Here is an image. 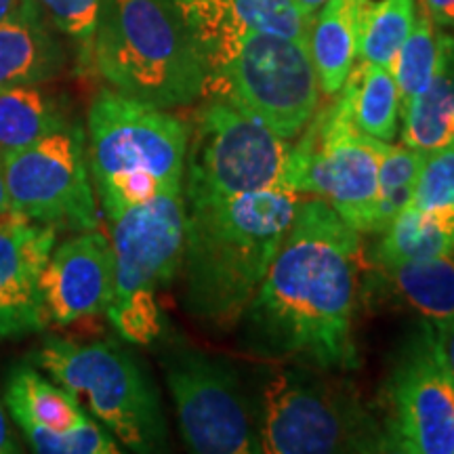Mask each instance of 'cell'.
<instances>
[{"label":"cell","instance_id":"1","mask_svg":"<svg viewBox=\"0 0 454 454\" xmlns=\"http://www.w3.org/2000/svg\"><path fill=\"white\" fill-rule=\"evenodd\" d=\"M360 261V234L331 204H297L268 274L238 317L240 348L265 360L354 371Z\"/></svg>","mask_w":454,"mask_h":454},{"label":"cell","instance_id":"2","mask_svg":"<svg viewBox=\"0 0 454 454\" xmlns=\"http://www.w3.org/2000/svg\"><path fill=\"white\" fill-rule=\"evenodd\" d=\"M297 192L274 185L185 207L187 314L230 326L257 293L297 211Z\"/></svg>","mask_w":454,"mask_h":454},{"label":"cell","instance_id":"3","mask_svg":"<svg viewBox=\"0 0 454 454\" xmlns=\"http://www.w3.org/2000/svg\"><path fill=\"white\" fill-rule=\"evenodd\" d=\"M90 57L118 93L162 110L204 95L207 64L177 0H101Z\"/></svg>","mask_w":454,"mask_h":454},{"label":"cell","instance_id":"4","mask_svg":"<svg viewBox=\"0 0 454 454\" xmlns=\"http://www.w3.org/2000/svg\"><path fill=\"white\" fill-rule=\"evenodd\" d=\"M261 450L274 454L385 452L383 425L328 371L294 364L271 374L259 421Z\"/></svg>","mask_w":454,"mask_h":454},{"label":"cell","instance_id":"5","mask_svg":"<svg viewBox=\"0 0 454 454\" xmlns=\"http://www.w3.org/2000/svg\"><path fill=\"white\" fill-rule=\"evenodd\" d=\"M301 133L288 150L278 185L325 198L357 234H371L379 164L387 144L356 127L349 76L331 104L316 110Z\"/></svg>","mask_w":454,"mask_h":454},{"label":"cell","instance_id":"6","mask_svg":"<svg viewBox=\"0 0 454 454\" xmlns=\"http://www.w3.org/2000/svg\"><path fill=\"white\" fill-rule=\"evenodd\" d=\"M114 293L107 316L129 343L150 345L164 331L156 293L181 270L184 192H160L112 221Z\"/></svg>","mask_w":454,"mask_h":454},{"label":"cell","instance_id":"7","mask_svg":"<svg viewBox=\"0 0 454 454\" xmlns=\"http://www.w3.org/2000/svg\"><path fill=\"white\" fill-rule=\"evenodd\" d=\"M32 360L61 387L84 397L89 411L130 450L156 452L167 444L158 389L129 349L112 340L47 339Z\"/></svg>","mask_w":454,"mask_h":454},{"label":"cell","instance_id":"8","mask_svg":"<svg viewBox=\"0 0 454 454\" xmlns=\"http://www.w3.org/2000/svg\"><path fill=\"white\" fill-rule=\"evenodd\" d=\"M204 95L225 99L286 141L299 137L320 104L308 43L261 32L247 34L208 74Z\"/></svg>","mask_w":454,"mask_h":454},{"label":"cell","instance_id":"9","mask_svg":"<svg viewBox=\"0 0 454 454\" xmlns=\"http://www.w3.org/2000/svg\"><path fill=\"white\" fill-rule=\"evenodd\" d=\"M286 139L225 99L208 95L196 114L185 154V207L221 202L278 185Z\"/></svg>","mask_w":454,"mask_h":454},{"label":"cell","instance_id":"10","mask_svg":"<svg viewBox=\"0 0 454 454\" xmlns=\"http://www.w3.org/2000/svg\"><path fill=\"white\" fill-rule=\"evenodd\" d=\"M190 129L173 114L118 90H101L89 110V158L95 184L144 170L162 192H184Z\"/></svg>","mask_w":454,"mask_h":454},{"label":"cell","instance_id":"11","mask_svg":"<svg viewBox=\"0 0 454 454\" xmlns=\"http://www.w3.org/2000/svg\"><path fill=\"white\" fill-rule=\"evenodd\" d=\"M385 452L454 454V383L429 320L408 334L383 389Z\"/></svg>","mask_w":454,"mask_h":454},{"label":"cell","instance_id":"12","mask_svg":"<svg viewBox=\"0 0 454 454\" xmlns=\"http://www.w3.org/2000/svg\"><path fill=\"white\" fill-rule=\"evenodd\" d=\"M162 366L177 406L181 435L192 452H263L240 374L230 360L196 349H175L164 356Z\"/></svg>","mask_w":454,"mask_h":454},{"label":"cell","instance_id":"13","mask_svg":"<svg viewBox=\"0 0 454 454\" xmlns=\"http://www.w3.org/2000/svg\"><path fill=\"white\" fill-rule=\"evenodd\" d=\"M3 173L11 208L53 227L87 231L99 225L78 124L66 121L36 144L4 156Z\"/></svg>","mask_w":454,"mask_h":454},{"label":"cell","instance_id":"14","mask_svg":"<svg viewBox=\"0 0 454 454\" xmlns=\"http://www.w3.org/2000/svg\"><path fill=\"white\" fill-rule=\"evenodd\" d=\"M43 325L67 326L104 314L114 293V248L101 231L87 230L61 244L38 280Z\"/></svg>","mask_w":454,"mask_h":454},{"label":"cell","instance_id":"15","mask_svg":"<svg viewBox=\"0 0 454 454\" xmlns=\"http://www.w3.org/2000/svg\"><path fill=\"white\" fill-rule=\"evenodd\" d=\"M57 227L9 208L0 213V337L41 331L38 280L53 253Z\"/></svg>","mask_w":454,"mask_h":454},{"label":"cell","instance_id":"16","mask_svg":"<svg viewBox=\"0 0 454 454\" xmlns=\"http://www.w3.org/2000/svg\"><path fill=\"white\" fill-rule=\"evenodd\" d=\"M207 64L223 66L247 34L261 32L308 43L311 17L294 0H177Z\"/></svg>","mask_w":454,"mask_h":454},{"label":"cell","instance_id":"17","mask_svg":"<svg viewBox=\"0 0 454 454\" xmlns=\"http://www.w3.org/2000/svg\"><path fill=\"white\" fill-rule=\"evenodd\" d=\"M364 294L417 311L431 325L454 316V251L442 257L372 263L364 280Z\"/></svg>","mask_w":454,"mask_h":454},{"label":"cell","instance_id":"18","mask_svg":"<svg viewBox=\"0 0 454 454\" xmlns=\"http://www.w3.org/2000/svg\"><path fill=\"white\" fill-rule=\"evenodd\" d=\"M372 0H328L311 20L308 49L317 87L326 98L337 95L360 53L362 26Z\"/></svg>","mask_w":454,"mask_h":454},{"label":"cell","instance_id":"19","mask_svg":"<svg viewBox=\"0 0 454 454\" xmlns=\"http://www.w3.org/2000/svg\"><path fill=\"white\" fill-rule=\"evenodd\" d=\"M66 53L41 13L0 24V90L47 82L64 67Z\"/></svg>","mask_w":454,"mask_h":454},{"label":"cell","instance_id":"20","mask_svg":"<svg viewBox=\"0 0 454 454\" xmlns=\"http://www.w3.org/2000/svg\"><path fill=\"white\" fill-rule=\"evenodd\" d=\"M454 110V36L438 32V66L429 87L400 104L402 145L431 152L446 145L452 135Z\"/></svg>","mask_w":454,"mask_h":454},{"label":"cell","instance_id":"21","mask_svg":"<svg viewBox=\"0 0 454 454\" xmlns=\"http://www.w3.org/2000/svg\"><path fill=\"white\" fill-rule=\"evenodd\" d=\"M454 251V207L404 208L383 231L372 263L391 265L442 257Z\"/></svg>","mask_w":454,"mask_h":454},{"label":"cell","instance_id":"22","mask_svg":"<svg viewBox=\"0 0 454 454\" xmlns=\"http://www.w3.org/2000/svg\"><path fill=\"white\" fill-rule=\"evenodd\" d=\"M4 400L20 425L67 431L89 419L72 391L43 379L30 364H20L11 371Z\"/></svg>","mask_w":454,"mask_h":454},{"label":"cell","instance_id":"23","mask_svg":"<svg viewBox=\"0 0 454 454\" xmlns=\"http://www.w3.org/2000/svg\"><path fill=\"white\" fill-rule=\"evenodd\" d=\"M64 122V114L38 84L0 90V162Z\"/></svg>","mask_w":454,"mask_h":454},{"label":"cell","instance_id":"24","mask_svg":"<svg viewBox=\"0 0 454 454\" xmlns=\"http://www.w3.org/2000/svg\"><path fill=\"white\" fill-rule=\"evenodd\" d=\"M354 84V122L362 133L391 144L397 133L400 93L389 67L362 64L349 74Z\"/></svg>","mask_w":454,"mask_h":454},{"label":"cell","instance_id":"25","mask_svg":"<svg viewBox=\"0 0 454 454\" xmlns=\"http://www.w3.org/2000/svg\"><path fill=\"white\" fill-rule=\"evenodd\" d=\"M425 162V152L406 145L387 144L379 164L377 202L371 234H383L391 221L411 204L419 175Z\"/></svg>","mask_w":454,"mask_h":454},{"label":"cell","instance_id":"26","mask_svg":"<svg viewBox=\"0 0 454 454\" xmlns=\"http://www.w3.org/2000/svg\"><path fill=\"white\" fill-rule=\"evenodd\" d=\"M417 20L414 0H381L371 3L364 26H362L360 53L362 64L389 67L402 43L411 34Z\"/></svg>","mask_w":454,"mask_h":454},{"label":"cell","instance_id":"27","mask_svg":"<svg viewBox=\"0 0 454 454\" xmlns=\"http://www.w3.org/2000/svg\"><path fill=\"white\" fill-rule=\"evenodd\" d=\"M435 66H438V30L421 9L411 34L402 43L389 66L395 78L397 93H400V104L417 98L429 87Z\"/></svg>","mask_w":454,"mask_h":454},{"label":"cell","instance_id":"28","mask_svg":"<svg viewBox=\"0 0 454 454\" xmlns=\"http://www.w3.org/2000/svg\"><path fill=\"white\" fill-rule=\"evenodd\" d=\"M34 452L43 454H116L118 444L98 423L82 421L67 431H53L38 425H21Z\"/></svg>","mask_w":454,"mask_h":454},{"label":"cell","instance_id":"29","mask_svg":"<svg viewBox=\"0 0 454 454\" xmlns=\"http://www.w3.org/2000/svg\"><path fill=\"white\" fill-rule=\"evenodd\" d=\"M454 207V137L438 150L425 152V162L406 208Z\"/></svg>","mask_w":454,"mask_h":454},{"label":"cell","instance_id":"30","mask_svg":"<svg viewBox=\"0 0 454 454\" xmlns=\"http://www.w3.org/2000/svg\"><path fill=\"white\" fill-rule=\"evenodd\" d=\"M99 3L101 0H32L47 24L81 44L84 57H90Z\"/></svg>","mask_w":454,"mask_h":454},{"label":"cell","instance_id":"31","mask_svg":"<svg viewBox=\"0 0 454 454\" xmlns=\"http://www.w3.org/2000/svg\"><path fill=\"white\" fill-rule=\"evenodd\" d=\"M435 348H438V356L444 364L448 377L454 383V316L446 317V320L435 322Z\"/></svg>","mask_w":454,"mask_h":454},{"label":"cell","instance_id":"32","mask_svg":"<svg viewBox=\"0 0 454 454\" xmlns=\"http://www.w3.org/2000/svg\"><path fill=\"white\" fill-rule=\"evenodd\" d=\"M423 11L435 27L454 34V0H423Z\"/></svg>","mask_w":454,"mask_h":454},{"label":"cell","instance_id":"33","mask_svg":"<svg viewBox=\"0 0 454 454\" xmlns=\"http://www.w3.org/2000/svg\"><path fill=\"white\" fill-rule=\"evenodd\" d=\"M26 13H38V9L34 7L32 0H0V24Z\"/></svg>","mask_w":454,"mask_h":454},{"label":"cell","instance_id":"34","mask_svg":"<svg viewBox=\"0 0 454 454\" xmlns=\"http://www.w3.org/2000/svg\"><path fill=\"white\" fill-rule=\"evenodd\" d=\"M15 452H20V446H17V440L13 438V431H11L4 408L0 404V454H15Z\"/></svg>","mask_w":454,"mask_h":454},{"label":"cell","instance_id":"35","mask_svg":"<svg viewBox=\"0 0 454 454\" xmlns=\"http://www.w3.org/2000/svg\"><path fill=\"white\" fill-rule=\"evenodd\" d=\"M294 3L299 4V9L303 11L305 15H308V17H311V20H314V15L317 13V11L322 9V4L328 3V0H294Z\"/></svg>","mask_w":454,"mask_h":454},{"label":"cell","instance_id":"36","mask_svg":"<svg viewBox=\"0 0 454 454\" xmlns=\"http://www.w3.org/2000/svg\"><path fill=\"white\" fill-rule=\"evenodd\" d=\"M9 208H11V200H9V192H7V184H4L3 162H0V213L9 211Z\"/></svg>","mask_w":454,"mask_h":454},{"label":"cell","instance_id":"37","mask_svg":"<svg viewBox=\"0 0 454 454\" xmlns=\"http://www.w3.org/2000/svg\"><path fill=\"white\" fill-rule=\"evenodd\" d=\"M452 135H454V110H452Z\"/></svg>","mask_w":454,"mask_h":454}]
</instances>
